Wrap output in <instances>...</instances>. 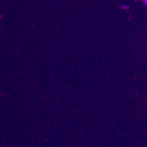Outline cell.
Segmentation results:
<instances>
[{
    "label": "cell",
    "mask_w": 147,
    "mask_h": 147,
    "mask_svg": "<svg viewBox=\"0 0 147 147\" xmlns=\"http://www.w3.org/2000/svg\"><path fill=\"white\" fill-rule=\"evenodd\" d=\"M120 7H121V9H122V10H129V9L130 8V7L128 5H126V4H121Z\"/></svg>",
    "instance_id": "obj_1"
},
{
    "label": "cell",
    "mask_w": 147,
    "mask_h": 147,
    "mask_svg": "<svg viewBox=\"0 0 147 147\" xmlns=\"http://www.w3.org/2000/svg\"><path fill=\"white\" fill-rule=\"evenodd\" d=\"M0 18H1V17H0Z\"/></svg>",
    "instance_id": "obj_3"
},
{
    "label": "cell",
    "mask_w": 147,
    "mask_h": 147,
    "mask_svg": "<svg viewBox=\"0 0 147 147\" xmlns=\"http://www.w3.org/2000/svg\"><path fill=\"white\" fill-rule=\"evenodd\" d=\"M143 1H144V7H146V5H147V0H143Z\"/></svg>",
    "instance_id": "obj_2"
}]
</instances>
